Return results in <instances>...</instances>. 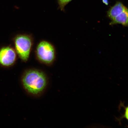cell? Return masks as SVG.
Masks as SVG:
<instances>
[{
	"label": "cell",
	"mask_w": 128,
	"mask_h": 128,
	"mask_svg": "<svg viewBox=\"0 0 128 128\" xmlns=\"http://www.w3.org/2000/svg\"><path fill=\"white\" fill-rule=\"evenodd\" d=\"M21 82L26 92L35 97L42 95L47 89L48 84V78L46 73L36 68L29 69L24 72Z\"/></svg>",
	"instance_id": "6da1fadb"
},
{
	"label": "cell",
	"mask_w": 128,
	"mask_h": 128,
	"mask_svg": "<svg viewBox=\"0 0 128 128\" xmlns=\"http://www.w3.org/2000/svg\"><path fill=\"white\" fill-rule=\"evenodd\" d=\"M107 16L111 20L110 25L120 24L124 27L128 26V9L121 2H117L110 8Z\"/></svg>",
	"instance_id": "277c9868"
},
{
	"label": "cell",
	"mask_w": 128,
	"mask_h": 128,
	"mask_svg": "<svg viewBox=\"0 0 128 128\" xmlns=\"http://www.w3.org/2000/svg\"><path fill=\"white\" fill-rule=\"evenodd\" d=\"M108 0H103V2L104 4H108Z\"/></svg>",
	"instance_id": "ba28073f"
},
{
	"label": "cell",
	"mask_w": 128,
	"mask_h": 128,
	"mask_svg": "<svg viewBox=\"0 0 128 128\" xmlns=\"http://www.w3.org/2000/svg\"><path fill=\"white\" fill-rule=\"evenodd\" d=\"M18 58L15 49L11 45L0 48V66L2 68H8L13 66Z\"/></svg>",
	"instance_id": "5b68a950"
},
{
	"label": "cell",
	"mask_w": 128,
	"mask_h": 128,
	"mask_svg": "<svg viewBox=\"0 0 128 128\" xmlns=\"http://www.w3.org/2000/svg\"><path fill=\"white\" fill-rule=\"evenodd\" d=\"M36 60L40 63L50 66L54 64L56 57V52L54 45L46 40L40 41L34 50Z\"/></svg>",
	"instance_id": "3957f363"
},
{
	"label": "cell",
	"mask_w": 128,
	"mask_h": 128,
	"mask_svg": "<svg viewBox=\"0 0 128 128\" xmlns=\"http://www.w3.org/2000/svg\"><path fill=\"white\" fill-rule=\"evenodd\" d=\"M123 106H124V110H125L124 114L123 115V116L120 117L119 118H116V120L119 121L120 122V124H121V121L123 119V118H126V119H127V120H128V107L127 106L126 108V107L124 106V105H123Z\"/></svg>",
	"instance_id": "52a82bcc"
},
{
	"label": "cell",
	"mask_w": 128,
	"mask_h": 128,
	"mask_svg": "<svg viewBox=\"0 0 128 128\" xmlns=\"http://www.w3.org/2000/svg\"><path fill=\"white\" fill-rule=\"evenodd\" d=\"M72 0H57L59 9L61 11L64 12L65 6Z\"/></svg>",
	"instance_id": "8992f818"
},
{
	"label": "cell",
	"mask_w": 128,
	"mask_h": 128,
	"mask_svg": "<svg viewBox=\"0 0 128 128\" xmlns=\"http://www.w3.org/2000/svg\"><path fill=\"white\" fill-rule=\"evenodd\" d=\"M12 41L13 46L18 57L22 62H28L34 44L32 35L28 34H19L13 38Z\"/></svg>",
	"instance_id": "7a4b0ae2"
}]
</instances>
